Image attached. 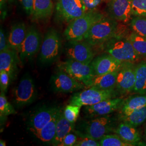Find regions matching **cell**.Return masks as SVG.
I'll return each mask as SVG.
<instances>
[{
	"label": "cell",
	"mask_w": 146,
	"mask_h": 146,
	"mask_svg": "<svg viewBox=\"0 0 146 146\" xmlns=\"http://www.w3.org/2000/svg\"><path fill=\"white\" fill-rule=\"evenodd\" d=\"M115 120L108 115L90 120L80 121L75 125L74 132L80 137H88L99 141L115 129Z\"/></svg>",
	"instance_id": "obj_1"
},
{
	"label": "cell",
	"mask_w": 146,
	"mask_h": 146,
	"mask_svg": "<svg viewBox=\"0 0 146 146\" xmlns=\"http://www.w3.org/2000/svg\"><path fill=\"white\" fill-rule=\"evenodd\" d=\"M104 52L122 62H135L141 58L132 46L128 37L118 33L103 44Z\"/></svg>",
	"instance_id": "obj_2"
},
{
	"label": "cell",
	"mask_w": 146,
	"mask_h": 146,
	"mask_svg": "<svg viewBox=\"0 0 146 146\" xmlns=\"http://www.w3.org/2000/svg\"><path fill=\"white\" fill-rule=\"evenodd\" d=\"M104 17L99 11H88L84 15L69 23L64 31V36L68 41L83 40L94 24Z\"/></svg>",
	"instance_id": "obj_3"
},
{
	"label": "cell",
	"mask_w": 146,
	"mask_h": 146,
	"mask_svg": "<svg viewBox=\"0 0 146 146\" xmlns=\"http://www.w3.org/2000/svg\"><path fill=\"white\" fill-rule=\"evenodd\" d=\"M119 32L117 21L104 17L95 23L84 37V40L92 47L101 46Z\"/></svg>",
	"instance_id": "obj_4"
},
{
	"label": "cell",
	"mask_w": 146,
	"mask_h": 146,
	"mask_svg": "<svg viewBox=\"0 0 146 146\" xmlns=\"http://www.w3.org/2000/svg\"><path fill=\"white\" fill-rule=\"evenodd\" d=\"M117 93L115 89H101L90 87L74 94L69 100V104L80 107L92 106L104 100L115 98Z\"/></svg>",
	"instance_id": "obj_5"
},
{
	"label": "cell",
	"mask_w": 146,
	"mask_h": 146,
	"mask_svg": "<svg viewBox=\"0 0 146 146\" xmlns=\"http://www.w3.org/2000/svg\"><path fill=\"white\" fill-rule=\"evenodd\" d=\"M36 88L34 80L27 73L21 78L13 90V102L16 108H22L32 104L37 98Z\"/></svg>",
	"instance_id": "obj_6"
},
{
	"label": "cell",
	"mask_w": 146,
	"mask_h": 146,
	"mask_svg": "<svg viewBox=\"0 0 146 146\" xmlns=\"http://www.w3.org/2000/svg\"><path fill=\"white\" fill-rule=\"evenodd\" d=\"M61 39L58 31L53 28L47 31L43 40L39 55L40 62L49 64L58 59L61 50Z\"/></svg>",
	"instance_id": "obj_7"
},
{
	"label": "cell",
	"mask_w": 146,
	"mask_h": 146,
	"mask_svg": "<svg viewBox=\"0 0 146 146\" xmlns=\"http://www.w3.org/2000/svg\"><path fill=\"white\" fill-rule=\"evenodd\" d=\"M58 68L89 87L95 76L91 63L86 64L70 58L60 63Z\"/></svg>",
	"instance_id": "obj_8"
},
{
	"label": "cell",
	"mask_w": 146,
	"mask_h": 146,
	"mask_svg": "<svg viewBox=\"0 0 146 146\" xmlns=\"http://www.w3.org/2000/svg\"><path fill=\"white\" fill-rule=\"evenodd\" d=\"M55 11L58 20L67 23L87 12L83 0H57Z\"/></svg>",
	"instance_id": "obj_9"
},
{
	"label": "cell",
	"mask_w": 146,
	"mask_h": 146,
	"mask_svg": "<svg viewBox=\"0 0 146 146\" xmlns=\"http://www.w3.org/2000/svg\"><path fill=\"white\" fill-rule=\"evenodd\" d=\"M42 42L40 31L34 26H31L27 29L26 38L18 52L21 62L33 58L39 51Z\"/></svg>",
	"instance_id": "obj_10"
},
{
	"label": "cell",
	"mask_w": 146,
	"mask_h": 146,
	"mask_svg": "<svg viewBox=\"0 0 146 146\" xmlns=\"http://www.w3.org/2000/svg\"><path fill=\"white\" fill-rule=\"evenodd\" d=\"M136 65L133 62H122L119 69L116 89L121 94L133 91L135 82Z\"/></svg>",
	"instance_id": "obj_11"
},
{
	"label": "cell",
	"mask_w": 146,
	"mask_h": 146,
	"mask_svg": "<svg viewBox=\"0 0 146 146\" xmlns=\"http://www.w3.org/2000/svg\"><path fill=\"white\" fill-rule=\"evenodd\" d=\"M50 84L52 90L55 93H72L85 87V84L73 78L61 70H59L52 75Z\"/></svg>",
	"instance_id": "obj_12"
},
{
	"label": "cell",
	"mask_w": 146,
	"mask_h": 146,
	"mask_svg": "<svg viewBox=\"0 0 146 146\" xmlns=\"http://www.w3.org/2000/svg\"><path fill=\"white\" fill-rule=\"evenodd\" d=\"M66 54L68 58L86 64L91 63L94 59L93 47L84 40L69 41Z\"/></svg>",
	"instance_id": "obj_13"
},
{
	"label": "cell",
	"mask_w": 146,
	"mask_h": 146,
	"mask_svg": "<svg viewBox=\"0 0 146 146\" xmlns=\"http://www.w3.org/2000/svg\"><path fill=\"white\" fill-rule=\"evenodd\" d=\"M61 109L56 106H43L31 116L28 122L29 131L34 133L40 130L52 120Z\"/></svg>",
	"instance_id": "obj_14"
},
{
	"label": "cell",
	"mask_w": 146,
	"mask_h": 146,
	"mask_svg": "<svg viewBox=\"0 0 146 146\" xmlns=\"http://www.w3.org/2000/svg\"><path fill=\"white\" fill-rule=\"evenodd\" d=\"M108 17L116 21L127 23L133 15L131 0H110L107 7Z\"/></svg>",
	"instance_id": "obj_15"
},
{
	"label": "cell",
	"mask_w": 146,
	"mask_h": 146,
	"mask_svg": "<svg viewBox=\"0 0 146 146\" xmlns=\"http://www.w3.org/2000/svg\"><path fill=\"white\" fill-rule=\"evenodd\" d=\"M122 63V61L107 53L94 58L91 64L94 69L95 76H98L118 70Z\"/></svg>",
	"instance_id": "obj_16"
},
{
	"label": "cell",
	"mask_w": 146,
	"mask_h": 146,
	"mask_svg": "<svg viewBox=\"0 0 146 146\" xmlns=\"http://www.w3.org/2000/svg\"><path fill=\"white\" fill-rule=\"evenodd\" d=\"M125 100L122 98H113L101 101L96 104L86 106L84 111L90 116L108 115L122 107Z\"/></svg>",
	"instance_id": "obj_17"
},
{
	"label": "cell",
	"mask_w": 146,
	"mask_h": 146,
	"mask_svg": "<svg viewBox=\"0 0 146 146\" xmlns=\"http://www.w3.org/2000/svg\"><path fill=\"white\" fill-rule=\"evenodd\" d=\"M19 60L17 52L10 48L0 52V71L7 72L11 80H14L17 71V64Z\"/></svg>",
	"instance_id": "obj_18"
},
{
	"label": "cell",
	"mask_w": 146,
	"mask_h": 146,
	"mask_svg": "<svg viewBox=\"0 0 146 146\" xmlns=\"http://www.w3.org/2000/svg\"><path fill=\"white\" fill-rule=\"evenodd\" d=\"M26 26L23 22H18L11 27L8 36L9 48L18 53L27 34Z\"/></svg>",
	"instance_id": "obj_19"
},
{
	"label": "cell",
	"mask_w": 146,
	"mask_h": 146,
	"mask_svg": "<svg viewBox=\"0 0 146 146\" xmlns=\"http://www.w3.org/2000/svg\"><path fill=\"white\" fill-rule=\"evenodd\" d=\"M75 124L72 123L64 116L63 111L61 110L58 117L56 134L52 142V146H60L64 138L72 131H74Z\"/></svg>",
	"instance_id": "obj_20"
},
{
	"label": "cell",
	"mask_w": 146,
	"mask_h": 146,
	"mask_svg": "<svg viewBox=\"0 0 146 146\" xmlns=\"http://www.w3.org/2000/svg\"><path fill=\"white\" fill-rule=\"evenodd\" d=\"M114 132L124 141L132 146L137 145L140 141V136L135 127L122 122L115 128Z\"/></svg>",
	"instance_id": "obj_21"
},
{
	"label": "cell",
	"mask_w": 146,
	"mask_h": 146,
	"mask_svg": "<svg viewBox=\"0 0 146 146\" xmlns=\"http://www.w3.org/2000/svg\"><path fill=\"white\" fill-rule=\"evenodd\" d=\"M61 110L52 118V120L49 122L46 125H44L42 129L33 134V135L42 143L52 145L55 137L56 123Z\"/></svg>",
	"instance_id": "obj_22"
},
{
	"label": "cell",
	"mask_w": 146,
	"mask_h": 146,
	"mask_svg": "<svg viewBox=\"0 0 146 146\" xmlns=\"http://www.w3.org/2000/svg\"><path fill=\"white\" fill-rule=\"evenodd\" d=\"M53 11L52 0H34L31 16L34 20H43L52 15Z\"/></svg>",
	"instance_id": "obj_23"
},
{
	"label": "cell",
	"mask_w": 146,
	"mask_h": 146,
	"mask_svg": "<svg viewBox=\"0 0 146 146\" xmlns=\"http://www.w3.org/2000/svg\"><path fill=\"white\" fill-rule=\"evenodd\" d=\"M119 69L111 73L95 76L89 87L101 89H115Z\"/></svg>",
	"instance_id": "obj_24"
},
{
	"label": "cell",
	"mask_w": 146,
	"mask_h": 146,
	"mask_svg": "<svg viewBox=\"0 0 146 146\" xmlns=\"http://www.w3.org/2000/svg\"><path fill=\"white\" fill-rule=\"evenodd\" d=\"M134 92L140 94L146 93V61L136 65L135 82Z\"/></svg>",
	"instance_id": "obj_25"
},
{
	"label": "cell",
	"mask_w": 146,
	"mask_h": 146,
	"mask_svg": "<svg viewBox=\"0 0 146 146\" xmlns=\"http://www.w3.org/2000/svg\"><path fill=\"white\" fill-rule=\"evenodd\" d=\"M146 107V96H136L125 100L121 107L122 115Z\"/></svg>",
	"instance_id": "obj_26"
},
{
	"label": "cell",
	"mask_w": 146,
	"mask_h": 146,
	"mask_svg": "<svg viewBox=\"0 0 146 146\" xmlns=\"http://www.w3.org/2000/svg\"><path fill=\"white\" fill-rule=\"evenodd\" d=\"M121 119L122 122L129 123L134 127H138L146 121V107L135 110L128 114L122 115Z\"/></svg>",
	"instance_id": "obj_27"
},
{
	"label": "cell",
	"mask_w": 146,
	"mask_h": 146,
	"mask_svg": "<svg viewBox=\"0 0 146 146\" xmlns=\"http://www.w3.org/2000/svg\"><path fill=\"white\" fill-rule=\"evenodd\" d=\"M128 37L136 52L140 57L146 58V37L133 31Z\"/></svg>",
	"instance_id": "obj_28"
},
{
	"label": "cell",
	"mask_w": 146,
	"mask_h": 146,
	"mask_svg": "<svg viewBox=\"0 0 146 146\" xmlns=\"http://www.w3.org/2000/svg\"><path fill=\"white\" fill-rule=\"evenodd\" d=\"M101 146H132L117 134H107L99 140Z\"/></svg>",
	"instance_id": "obj_29"
},
{
	"label": "cell",
	"mask_w": 146,
	"mask_h": 146,
	"mask_svg": "<svg viewBox=\"0 0 146 146\" xmlns=\"http://www.w3.org/2000/svg\"><path fill=\"white\" fill-rule=\"evenodd\" d=\"M130 28L133 32L146 37V17L135 16L131 18Z\"/></svg>",
	"instance_id": "obj_30"
},
{
	"label": "cell",
	"mask_w": 146,
	"mask_h": 146,
	"mask_svg": "<svg viewBox=\"0 0 146 146\" xmlns=\"http://www.w3.org/2000/svg\"><path fill=\"white\" fill-rule=\"evenodd\" d=\"M17 113L14 107L8 102L5 93L1 92L0 95V116L1 120L11 114Z\"/></svg>",
	"instance_id": "obj_31"
},
{
	"label": "cell",
	"mask_w": 146,
	"mask_h": 146,
	"mask_svg": "<svg viewBox=\"0 0 146 146\" xmlns=\"http://www.w3.org/2000/svg\"><path fill=\"white\" fill-rule=\"evenodd\" d=\"M81 107L73 104L67 105L63 111L64 116L70 122L75 124L80 114Z\"/></svg>",
	"instance_id": "obj_32"
},
{
	"label": "cell",
	"mask_w": 146,
	"mask_h": 146,
	"mask_svg": "<svg viewBox=\"0 0 146 146\" xmlns=\"http://www.w3.org/2000/svg\"><path fill=\"white\" fill-rule=\"evenodd\" d=\"M133 15L146 17V0H131Z\"/></svg>",
	"instance_id": "obj_33"
},
{
	"label": "cell",
	"mask_w": 146,
	"mask_h": 146,
	"mask_svg": "<svg viewBox=\"0 0 146 146\" xmlns=\"http://www.w3.org/2000/svg\"><path fill=\"white\" fill-rule=\"evenodd\" d=\"M9 74L4 70L0 71V88L1 92L5 93L11 82Z\"/></svg>",
	"instance_id": "obj_34"
},
{
	"label": "cell",
	"mask_w": 146,
	"mask_h": 146,
	"mask_svg": "<svg viewBox=\"0 0 146 146\" xmlns=\"http://www.w3.org/2000/svg\"><path fill=\"white\" fill-rule=\"evenodd\" d=\"M74 146H99V141L88 137H80Z\"/></svg>",
	"instance_id": "obj_35"
},
{
	"label": "cell",
	"mask_w": 146,
	"mask_h": 146,
	"mask_svg": "<svg viewBox=\"0 0 146 146\" xmlns=\"http://www.w3.org/2000/svg\"><path fill=\"white\" fill-rule=\"evenodd\" d=\"M77 141L78 137L76 134L70 132L65 136L60 146H74Z\"/></svg>",
	"instance_id": "obj_36"
},
{
	"label": "cell",
	"mask_w": 146,
	"mask_h": 146,
	"mask_svg": "<svg viewBox=\"0 0 146 146\" xmlns=\"http://www.w3.org/2000/svg\"><path fill=\"white\" fill-rule=\"evenodd\" d=\"M28 15H31L33 9L34 0H16Z\"/></svg>",
	"instance_id": "obj_37"
},
{
	"label": "cell",
	"mask_w": 146,
	"mask_h": 146,
	"mask_svg": "<svg viewBox=\"0 0 146 146\" xmlns=\"http://www.w3.org/2000/svg\"><path fill=\"white\" fill-rule=\"evenodd\" d=\"M9 49L8 37L6 36L3 29L1 27L0 30V52Z\"/></svg>",
	"instance_id": "obj_38"
},
{
	"label": "cell",
	"mask_w": 146,
	"mask_h": 146,
	"mask_svg": "<svg viewBox=\"0 0 146 146\" xmlns=\"http://www.w3.org/2000/svg\"><path fill=\"white\" fill-rule=\"evenodd\" d=\"M103 0H83L87 11L95 10Z\"/></svg>",
	"instance_id": "obj_39"
},
{
	"label": "cell",
	"mask_w": 146,
	"mask_h": 146,
	"mask_svg": "<svg viewBox=\"0 0 146 146\" xmlns=\"http://www.w3.org/2000/svg\"><path fill=\"white\" fill-rule=\"evenodd\" d=\"M7 0H0V8H1V13L2 14L3 18H5V5Z\"/></svg>",
	"instance_id": "obj_40"
},
{
	"label": "cell",
	"mask_w": 146,
	"mask_h": 146,
	"mask_svg": "<svg viewBox=\"0 0 146 146\" xmlns=\"http://www.w3.org/2000/svg\"><path fill=\"white\" fill-rule=\"evenodd\" d=\"M0 146H6V142L3 140H0Z\"/></svg>",
	"instance_id": "obj_41"
}]
</instances>
